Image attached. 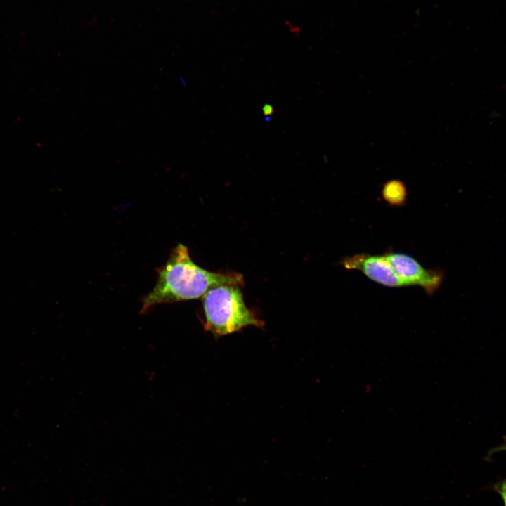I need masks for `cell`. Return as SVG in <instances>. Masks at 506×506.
Returning a JSON list of instances; mask_svg holds the SVG:
<instances>
[{"instance_id":"cell-7","label":"cell","mask_w":506,"mask_h":506,"mask_svg":"<svg viewBox=\"0 0 506 506\" xmlns=\"http://www.w3.org/2000/svg\"><path fill=\"white\" fill-rule=\"evenodd\" d=\"M501 451H506V439H505L504 442L502 444L491 449L488 452V456Z\"/></svg>"},{"instance_id":"cell-3","label":"cell","mask_w":506,"mask_h":506,"mask_svg":"<svg viewBox=\"0 0 506 506\" xmlns=\"http://www.w3.org/2000/svg\"><path fill=\"white\" fill-rule=\"evenodd\" d=\"M384 256L406 286H420L429 295H432L439 289L443 280L442 270L424 268L407 254L387 252Z\"/></svg>"},{"instance_id":"cell-1","label":"cell","mask_w":506,"mask_h":506,"mask_svg":"<svg viewBox=\"0 0 506 506\" xmlns=\"http://www.w3.org/2000/svg\"><path fill=\"white\" fill-rule=\"evenodd\" d=\"M156 285L142 299V313L156 304L203 297L212 288L223 284L242 286V274L235 272L215 273L193 262L188 249L178 244L167 261L157 270Z\"/></svg>"},{"instance_id":"cell-5","label":"cell","mask_w":506,"mask_h":506,"mask_svg":"<svg viewBox=\"0 0 506 506\" xmlns=\"http://www.w3.org/2000/svg\"><path fill=\"white\" fill-rule=\"evenodd\" d=\"M382 196L389 204L401 206L406 202V188L399 181H392L387 182L383 188Z\"/></svg>"},{"instance_id":"cell-2","label":"cell","mask_w":506,"mask_h":506,"mask_svg":"<svg viewBox=\"0 0 506 506\" xmlns=\"http://www.w3.org/2000/svg\"><path fill=\"white\" fill-rule=\"evenodd\" d=\"M240 286L223 284L210 289L202 297L204 327L216 337L240 331L264 323L246 306Z\"/></svg>"},{"instance_id":"cell-4","label":"cell","mask_w":506,"mask_h":506,"mask_svg":"<svg viewBox=\"0 0 506 506\" xmlns=\"http://www.w3.org/2000/svg\"><path fill=\"white\" fill-rule=\"evenodd\" d=\"M343 266L358 270L374 282L389 287L406 286L384 255L356 254L343 258Z\"/></svg>"},{"instance_id":"cell-6","label":"cell","mask_w":506,"mask_h":506,"mask_svg":"<svg viewBox=\"0 0 506 506\" xmlns=\"http://www.w3.org/2000/svg\"><path fill=\"white\" fill-rule=\"evenodd\" d=\"M494 489L502 498L504 506H506V479L501 481L494 486Z\"/></svg>"},{"instance_id":"cell-8","label":"cell","mask_w":506,"mask_h":506,"mask_svg":"<svg viewBox=\"0 0 506 506\" xmlns=\"http://www.w3.org/2000/svg\"><path fill=\"white\" fill-rule=\"evenodd\" d=\"M263 112L266 116L271 115L273 112V107L270 105H265L263 108Z\"/></svg>"}]
</instances>
